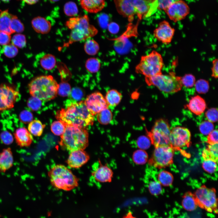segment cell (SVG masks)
<instances>
[{
    "label": "cell",
    "instance_id": "obj_53",
    "mask_svg": "<svg viewBox=\"0 0 218 218\" xmlns=\"http://www.w3.org/2000/svg\"><path fill=\"white\" fill-rule=\"evenodd\" d=\"M180 0H157V8L164 10L172 4Z\"/></svg>",
    "mask_w": 218,
    "mask_h": 218
},
{
    "label": "cell",
    "instance_id": "obj_50",
    "mask_svg": "<svg viewBox=\"0 0 218 218\" xmlns=\"http://www.w3.org/2000/svg\"><path fill=\"white\" fill-rule=\"evenodd\" d=\"M206 150L210 157L215 160H217L218 158V143L209 144Z\"/></svg>",
    "mask_w": 218,
    "mask_h": 218
},
{
    "label": "cell",
    "instance_id": "obj_60",
    "mask_svg": "<svg viewBox=\"0 0 218 218\" xmlns=\"http://www.w3.org/2000/svg\"><path fill=\"white\" fill-rule=\"evenodd\" d=\"M2 2H9L11 0H1Z\"/></svg>",
    "mask_w": 218,
    "mask_h": 218
},
{
    "label": "cell",
    "instance_id": "obj_6",
    "mask_svg": "<svg viewBox=\"0 0 218 218\" xmlns=\"http://www.w3.org/2000/svg\"><path fill=\"white\" fill-rule=\"evenodd\" d=\"M48 175L51 185L58 190L69 191L78 186L79 179L64 165H55L49 171Z\"/></svg>",
    "mask_w": 218,
    "mask_h": 218
},
{
    "label": "cell",
    "instance_id": "obj_20",
    "mask_svg": "<svg viewBox=\"0 0 218 218\" xmlns=\"http://www.w3.org/2000/svg\"><path fill=\"white\" fill-rule=\"evenodd\" d=\"M79 1L81 8L91 13L100 12L105 5V0H79Z\"/></svg>",
    "mask_w": 218,
    "mask_h": 218
},
{
    "label": "cell",
    "instance_id": "obj_36",
    "mask_svg": "<svg viewBox=\"0 0 218 218\" xmlns=\"http://www.w3.org/2000/svg\"><path fill=\"white\" fill-rule=\"evenodd\" d=\"M10 28L13 34L20 33L24 29L23 24L16 15H13L12 18Z\"/></svg>",
    "mask_w": 218,
    "mask_h": 218
},
{
    "label": "cell",
    "instance_id": "obj_32",
    "mask_svg": "<svg viewBox=\"0 0 218 218\" xmlns=\"http://www.w3.org/2000/svg\"><path fill=\"white\" fill-rule=\"evenodd\" d=\"M157 180L160 184L164 186H169L171 185L173 180V177L170 173L162 170L158 174Z\"/></svg>",
    "mask_w": 218,
    "mask_h": 218
},
{
    "label": "cell",
    "instance_id": "obj_23",
    "mask_svg": "<svg viewBox=\"0 0 218 218\" xmlns=\"http://www.w3.org/2000/svg\"><path fill=\"white\" fill-rule=\"evenodd\" d=\"M31 24L32 27L36 32L41 34L48 33L51 29L50 21L41 16L34 18L31 20Z\"/></svg>",
    "mask_w": 218,
    "mask_h": 218
},
{
    "label": "cell",
    "instance_id": "obj_46",
    "mask_svg": "<svg viewBox=\"0 0 218 218\" xmlns=\"http://www.w3.org/2000/svg\"><path fill=\"white\" fill-rule=\"evenodd\" d=\"M42 104L41 101L39 99L31 96L27 101L28 107L33 111H37L41 107Z\"/></svg>",
    "mask_w": 218,
    "mask_h": 218
},
{
    "label": "cell",
    "instance_id": "obj_47",
    "mask_svg": "<svg viewBox=\"0 0 218 218\" xmlns=\"http://www.w3.org/2000/svg\"><path fill=\"white\" fill-rule=\"evenodd\" d=\"M0 139L2 143L6 145L12 144L14 140L13 136L8 131H4L0 134Z\"/></svg>",
    "mask_w": 218,
    "mask_h": 218
},
{
    "label": "cell",
    "instance_id": "obj_58",
    "mask_svg": "<svg viewBox=\"0 0 218 218\" xmlns=\"http://www.w3.org/2000/svg\"><path fill=\"white\" fill-rule=\"evenodd\" d=\"M122 218H137L133 216L132 213L129 212L126 215L124 216Z\"/></svg>",
    "mask_w": 218,
    "mask_h": 218
},
{
    "label": "cell",
    "instance_id": "obj_17",
    "mask_svg": "<svg viewBox=\"0 0 218 218\" xmlns=\"http://www.w3.org/2000/svg\"><path fill=\"white\" fill-rule=\"evenodd\" d=\"M92 169V177L96 181L104 183L111 181L113 172L107 166L101 164L99 162L94 164Z\"/></svg>",
    "mask_w": 218,
    "mask_h": 218
},
{
    "label": "cell",
    "instance_id": "obj_52",
    "mask_svg": "<svg viewBox=\"0 0 218 218\" xmlns=\"http://www.w3.org/2000/svg\"><path fill=\"white\" fill-rule=\"evenodd\" d=\"M11 35L0 31V45L3 46L10 44L11 40Z\"/></svg>",
    "mask_w": 218,
    "mask_h": 218
},
{
    "label": "cell",
    "instance_id": "obj_54",
    "mask_svg": "<svg viewBox=\"0 0 218 218\" xmlns=\"http://www.w3.org/2000/svg\"><path fill=\"white\" fill-rule=\"evenodd\" d=\"M218 130H213L207 136V141L209 144L218 143Z\"/></svg>",
    "mask_w": 218,
    "mask_h": 218
},
{
    "label": "cell",
    "instance_id": "obj_43",
    "mask_svg": "<svg viewBox=\"0 0 218 218\" xmlns=\"http://www.w3.org/2000/svg\"><path fill=\"white\" fill-rule=\"evenodd\" d=\"M151 141L149 137L141 136L137 139V144L140 149L145 150L149 148L151 144Z\"/></svg>",
    "mask_w": 218,
    "mask_h": 218
},
{
    "label": "cell",
    "instance_id": "obj_48",
    "mask_svg": "<svg viewBox=\"0 0 218 218\" xmlns=\"http://www.w3.org/2000/svg\"><path fill=\"white\" fill-rule=\"evenodd\" d=\"M205 116L209 121L212 123L218 121V110L215 108L208 109L205 113Z\"/></svg>",
    "mask_w": 218,
    "mask_h": 218
},
{
    "label": "cell",
    "instance_id": "obj_28",
    "mask_svg": "<svg viewBox=\"0 0 218 218\" xmlns=\"http://www.w3.org/2000/svg\"><path fill=\"white\" fill-rule=\"evenodd\" d=\"M40 62L41 66L44 69L50 71L55 67L56 61L54 56L51 54H47L41 58Z\"/></svg>",
    "mask_w": 218,
    "mask_h": 218
},
{
    "label": "cell",
    "instance_id": "obj_44",
    "mask_svg": "<svg viewBox=\"0 0 218 218\" xmlns=\"http://www.w3.org/2000/svg\"><path fill=\"white\" fill-rule=\"evenodd\" d=\"M71 91L70 85L68 83L63 82L59 84L58 90V94L62 97H65L69 95Z\"/></svg>",
    "mask_w": 218,
    "mask_h": 218
},
{
    "label": "cell",
    "instance_id": "obj_42",
    "mask_svg": "<svg viewBox=\"0 0 218 218\" xmlns=\"http://www.w3.org/2000/svg\"><path fill=\"white\" fill-rule=\"evenodd\" d=\"M12 43L17 48H22L26 44V39L24 35L18 33L14 35L11 38Z\"/></svg>",
    "mask_w": 218,
    "mask_h": 218
},
{
    "label": "cell",
    "instance_id": "obj_27",
    "mask_svg": "<svg viewBox=\"0 0 218 218\" xmlns=\"http://www.w3.org/2000/svg\"><path fill=\"white\" fill-rule=\"evenodd\" d=\"M45 126L40 120H34L28 123L27 129L32 135L39 137L42 134Z\"/></svg>",
    "mask_w": 218,
    "mask_h": 218
},
{
    "label": "cell",
    "instance_id": "obj_33",
    "mask_svg": "<svg viewBox=\"0 0 218 218\" xmlns=\"http://www.w3.org/2000/svg\"><path fill=\"white\" fill-rule=\"evenodd\" d=\"M85 66L87 70L91 73H95L99 70L101 64L99 60L94 58H88L86 61Z\"/></svg>",
    "mask_w": 218,
    "mask_h": 218
},
{
    "label": "cell",
    "instance_id": "obj_7",
    "mask_svg": "<svg viewBox=\"0 0 218 218\" xmlns=\"http://www.w3.org/2000/svg\"><path fill=\"white\" fill-rule=\"evenodd\" d=\"M181 78L171 72L167 74L162 73L153 76L145 77V80L148 85L155 86L165 93L173 94L181 90L183 86Z\"/></svg>",
    "mask_w": 218,
    "mask_h": 218
},
{
    "label": "cell",
    "instance_id": "obj_37",
    "mask_svg": "<svg viewBox=\"0 0 218 218\" xmlns=\"http://www.w3.org/2000/svg\"><path fill=\"white\" fill-rule=\"evenodd\" d=\"M65 128V125L59 120L53 122L51 127V130L54 135L60 136L64 133Z\"/></svg>",
    "mask_w": 218,
    "mask_h": 218
},
{
    "label": "cell",
    "instance_id": "obj_24",
    "mask_svg": "<svg viewBox=\"0 0 218 218\" xmlns=\"http://www.w3.org/2000/svg\"><path fill=\"white\" fill-rule=\"evenodd\" d=\"M13 15L9 12L8 9L1 11L0 13V31L10 35L13 34L10 28Z\"/></svg>",
    "mask_w": 218,
    "mask_h": 218
},
{
    "label": "cell",
    "instance_id": "obj_35",
    "mask_svg": "<svg viewBox=\"0 0 218 218\" xmlns=\"http://www.w3.org/2000/svg\"><path fill=\"white\" fill-rule=\"evenodd\" d=\"M64 11L68 16L74 17L78 14V9L75 3L72 1L66 2L64 6Z\"/></svg>",
    "mask_w": 218,
    "mask_h": 218
},
{
    "label": "cell",
    "instance_id": "obj_4",
    "mask_svg": "<svg viewBox=\"0 0 218 218\" xmlns=\"http://www.w3.org/2000/svg\"><path fill=\"white\" fill-rule=\"evenodd\" d=\"M66 26L71 30L68 44L86 40L95 36L98 31L90 24L86 15L71 17L66 22Z\"/></svg>",
    "mask_w": 218,
    "mask_h": 218
},
{
    "label": "cell",
    "instance_id": "obj_9",
    "mask_svg": "<svg viewBox=\"0 0 218 218\" xmlns=\"http://www.w3.org/2000/svg\"><path fill=\"white\" fill-rule=\"evenodd\" d=\"M194 195L197 206L209 213H218L217 199L214 189L202 186L197 189Z\"/></svg>",
    "mask_w": 218,
    "mask_h": 218
},
{
    "label": "cell",
    "instance_id": "obj_41",
    "mask_svg": "<svg viewBox=\"0 0 218 218\" xmlns=\"http://www.w3.org/2000/svg\"><path fill=\"white\" fill-rule=\"evenodd\" d=\"M213 123L208 121H203L200 124L199 129L200 133L204 135H208L214 129Z\"/></svg>",
    "mask_w": 218,
    "mask_h": 218
},
{
    "label": "cell",
    "instance_id": "obj_25",
    "mask_svg": "<svg viewBox=\"0 0 218 218\" xmlns=\"http://www.w3.org/2000/svg\"><path fill=\"white\" fill-rule=\"evenodd\" d=\"M182 205L187 211H191L195 210L198 206L194 194L190 192L185 194L183 197Z\"/></svg>",
    "mask_w": 218,
    "mask_h": 218
},
{
    "label": "cell",
    "instance_id": "obj_16",
    "mask_svg": "<svg viewBox=\"0 0 218 218\" xmlns=\"http://www.w3.org/2000/svg\"><path fill=\"white\" fill-rule=\"evenodd\" d=\"M175 32L169 23L164 20L159 24L154 31L155 38L159 41L166 45L170 44L172 41Z\"/></svg>",
    "mask_w": 218,
    "mask_h": 218
},
{
    "label": "cell",
    "instance_id": "obj_2",
    "mask_svg": "<svg viewBox=\"0 0 218 218\" xmlns=\"http://www.w3.org/2000/svg\"><path fill=\"white\" fill-rule=\"evenodd\" d=\"M118 13L131 22L136 15L139 20L149 17L157 8V0H114Z\"/></svg>",
    "mask_w": 218,
    "mask_h": 218
},
{
    "label": "cell",
    "instance_id": "obj_11",
    "mask_svg": "<svg viewBox=\"0 0 218 218\" xmlns=\"http://www.w3.org/2000/svg\"><path fill=\"white\" fill-rule=\"evenodd\" d=\"M19 92L12 86L0 85V112L13 108L19 97Z\"/></svg>",
    "mask_w": 218,
    "mask_h": 218
},
{
    "label": "cell",
    "instance_id": "obj_14",
    "mask_svg": "<svg viewBox=\"0 0 218 218\" xmlns=\"http://www.w3.org/2000/svg\"><path fill=\"white\" fill-rule=\"evenodd\" d=\"M169 18L174 22L184 19L189 14V7L182 0L172 4L164 10Z\"/></svg>",
    "mask_w": 218,
    "mask_h": 218
},
{
    "label": "cell",
    "instance_id": "obj_21",
    "mask_svg": "<svg viewBox=\"0 0 218 218\" xmlns=\"http://www.w3.org/2000/svg\"><path fill=\"white\" fill-rule=\"evenodd\" d=\"M186 107L194 114L200 115L205 111L206 106L204 100L200 96L196 95L191 98Z\"/></svg>",
    "mask_w": 218,
    "mask_h": 218
},
{
    "label": "cell",
    "instance_id": "obj_1",
    "mask_svg": "<svg viewBox=\"0 0 218 218\" xmlns=\"http://www.w3.org/2000/svg\"><path fill=\"white\" fill-rule=\"evenodd\" d=\"M94 116L87 108L84 101H81L71 103L66 108L58 111L56 117L65 126L85 128L93 124Z\"/></svg>",
    "mask_w": 218,
    "mask_h": 218
},
{
    "label": "cell",
    "instance_id": "obj_45",
    "mask_svg": "<svg viewBox=\"0 0 218 218\" xmlns=\"http://www.w3.org/2000/svg\"><path fill=\"white\" fill-rule=\"evenodd\" d=\"M181 82L183 86L190 88L194 86L195 83V78L191 74H187L181 78Z\"/></svg>",
    "mask_w": 218,
    "mask_h": 218
},
{
    "label": "cell",
    "instance_id": "obj_55",
    "mask_svg": "<svg viewBox=\"0 0 218 218\" xmlns=\"http://www.w3.org/2000/svg\"><path fill=\"white\" fill-rule=\"evenodd\" d=\"M212 77L217 78L218 77V60L215 59L212 61V66L211 68Z\"/></svg>",
    "mask_w": 218,
    "mask_h": 218
},
{
    "label": "cell",
    "instance_id": "obj_59",
    "mask_svg": "<svg viewBox=\"0 0 218 218\" xmlns=\"http://www.w3.org/2000/svg\"><path fill=\"white\" fill-rule=\"evenodd\" d=\"M49 0L51 2H57L58 1H59L60 0Z\"/></svg>",
    "mask_w": 218,
    "mask_h": 218
},
{
    "label": "cell",
    "instance_id": "obj_40",
    "mask_svg": "<svg viewBox=\"0 0 218 218\" xmlns=\"http://www.w3.org/2000/svg\"><path fill=\"white\" fill-rule=\"evenodd\" d=\"M3 51L5 56L8 58H12L17 55L18 50L13 44H9L3 46Z\"/></svg>",
    "mask_w": 218,
    "mask_h": 218
},
{
    "label": "cell",
    "instance_id": "obj_30",
    "mask_svg": "<svg viewBox=\"0 0 218 218\" xmlns=\"http://www.w3.org/2000/svg\"><path fill=\"white\" fill-rule=\"evenodd\" d=\"M84 49L85 52L88 55H94L96 54L99 49L98 43L95 40L89 39L85 42Z\"/></svg>",
    "mask_w": 218,
    "mask_h": 218
},
{
    "label": "cell",
    "instance_id": "obj_22",
    "mask_svg": "<svg viewBox=\"0 0 218 218\" xmlns=\"http://www.w3.org/2000/svg\"><path fill=\"white\" fill-rule=\"evenodd\" d=\"M14 158L11 149H3L0 153V172L5 173L13 166Z\"/></svg>",
    "mask_w": 218,
    "mask_h": 218
},
{
    "label": "cell",
    "instance_id": "obj_18",
    "mask_svg": "<svg viewBox=\"0 0 218 218\" xmlns=\"http://www.w3.org/2000/svg\"><path fill=\"white\" fill-rule=\"evenodd\" d=\"M70 152L67 163L71 168H79L89 160V154L84 150H78Z\"/></svg>",
    "mask_w": 218,
    "mask_h": 218
},
{
    "label": "cell",
    "instance_id": "obj_26",
    "mask_svg": "<svg viewBox=\"0 0 218 218\" xmlns=\"http://www.w3.org/2000/svg\"><path fill=\"white\" fill-rule=\"evenodd\" d=\"M122 97L121 94L117 90L108 91L105 97L108 107H114L120 102Z\"/></svg>",
    "mask_w": 218,
    "mask_h": 218
},
{
    "label": "cell",
    "instance_id": "obj_31",
    "mask_svg": "<svg viewBox=\"0 0 218 218\" xmlns=\"http://www.w3.org/2000/svg\"><path fill=\"white\" fill-rule=\"evenodd\" d=\"M97 114V120L102 124H107L111 121L112 114L108 108L103 109Z\"/></svg>",
    "mask_w": 218,
    "mask_h": 218
},
{
    "label": "cell",
    "instance_id": "obj_5",
    "mask_svg": "<svg viewBox=\"0 0 218 218\" xmlns=\"http://www.w3.org/2000/svg\"><path fill=\"white\" fill-rule=\"evenodd\" d=\"M88 134L85 128L66 125L64 133L61 136L60 146L70 152L84 150L88 145Z\"/></svg>",
    "mask_w": 218,
    "mask_h": 218
},
{
    "label": "cell",
    "instance_id": "obj_13",
    "mask_svg": "<svg viewBox=\"0 0 218 218\" xmlns=\"http://www.w3.org/2000/svg\"><path fill=\"white\" fill-rule=\"evenodd\" d=\"M190 138V132L187 128L176 127L170 130V144L172 147L182 148L189 145Z\"/></svg>",
    "mask_w": 218,
    "mask_h": 218
},
{
    "label": "cell",
    "instance_id": "obj_10",
    "mask_svg": "<svg viewBox=\"0 0 218 218\" xmlns=\"http://www.w3.org/2000/svg\"><path fill=\"white\" fill-rule=\"evenodd\" d=\"M170 130L168 122L160 119L155 122L151 131L147 133L151 143L156 147L170 144Z\"/></svg>",
    "mask_w": 218,
    "mask_h": 218
},
{
    "label": "cell",
    "instance_id": "obj_56",
    "mask_svg": "<svg viewBox=\"0 0 218 218\" xmlns=\"http://www.w3.org/2000/svg\"><path fill=\"white\" fill-rule=\"evenodd\" d=\"M109 31L112 34L117 33L119 30L118 26L115 24H110L108 27Z\"/></svg>",
    "mask_w": 218,
    "mask_h": 218
},
{
    "label": "cell",
    "instance_id": "obj_38",
    "mask_svg": "<svg viewBox=\"0 0 218 218\" xmlns=\"http://www.w3.org/2000/svg\"><path fill=\"white\" fill-rule=\"evenodd\" d=\"M148 187L150 192L153 195H158L162 192V185L157 180L150 181L148 183Z\"/></svg>",
    "mask_w": 218,
    "mask_h": 218
},
{
    "label": "cell",
    "instance_id": "obj_15",
    "mask_svg": "<svg viewBox=\"0 0 218 218\" xmlns=\"http://www.w3.org/2000/svg\"><path fill=\"white\" fill-rule=\"evenodd\" d=\"M84 102L88 109L94 115L108 108L105 97L99 92H94L89 95Z\"/></svg>",
    "mask_w": 218,
    "mask_h": 218
},
{
    "label": "cell",
    "instance_id": "obj_29",
    "mask_svg": "<svg viewBox=\"0 0 218 218\" xmlns=\"http://www.w3.org/2000/svg\"><path fill=\"white\" fill-rule=\"evenodd\" d=\"M203 158L202 167L204 170L210 174L215 173L217 170V160L208 157Z\"/></svg>",
    "mask_w": 218,
    "mask_h": 218
},
{
    "label": "cell",
    "instance_id": "obj_34",
    "mask_svg": "<svg viewBox=\"0 0 218 218\" xmlns=\"http://www.w3.org/2000/svg\"><path fill=\"white\" fill-rule=\"evenodd\" d=\"M133 159L134 162L136 164H144L147 161L148 155L144 150L140 149L134 153Z\"/></svg>",
    "mask_w": 218,
    "mask_h": 218
},
{
    "label": "cell",
    "instance_id": "obj_39",
    "mask_svg": "<svg viewBox=\"0 0 218 218\" xmlns=\"http://www.w3.org/2000/svg\"><path fill=\"white\" fill-rule=\"evenodd\" d=\"M194 86L197 92L200 94H205L207 93L209 88L208 81L203 79L198 80L195 82Z\"/></svg>",
    "mask_w": 218,
    "mask_h": 218
},
{
    "label": "cell",
    "instance_id": "obj_51",
    "mask_svg": "<svg viewBox=\"0 0 218 218\" xmlns=\"http://www.w3.org/2000/svg\"><path fill=\"white\" fill-rule=\"evenodd\" d=\"M72 98L77 101H80L83 97L84 94L82 90L78 87L74 88L71 90L70 94Z\"/></svg>",
    "mask_w": 218,
    "mask_h": 218
},
{
    "label": "cell",
    "instance_id": "obj_12",
    "mask_svg": "<svg viewBox=\"0 0 218 218\" xmlns=\"http://www.w3.org/2000/svg\"><path fill=\"white\" fill-rule=\"evenodd\" d=\"M173 150L171 146L165 145L156 147L152 160L153 164L158 167H165L172 162Z\"/></svg>",
    "mask_w": 218,
    "mask_h": 218
},
{
    "label": "cell",
    "instance_id": "obj_8",
    "mask_svg": "<svg viewBox=\"0 0 218 218\" xmlns=\"http://www.w3.org/2000/svg\"><path fill=\"white\" fill-rule=\"evenodd\" d=\"M164 66L161 55L156 51L141 57L139 63L136 66V73L150 77L161 74Z\"/></svg>",
    "mask_w": 218,
    "mask_h": 218
},
{
    "label": "cell",
    "instance_id": "obj_57",
    "mask_svg": "<svg viewBox=\"0 0 218 218\" xmlns=\"http://www.w3.org/2000/svg\"><path fill=\"white\" fill-rule=\"evenodd\" d=\"M24 1L29 5H33L38 2L39 0H20Z\"/></svg>",
    "mask_w": 218,
    "mask_h": 218
},
{
    "label": "cell",
    "instance_id": "obj_49",
    "mask_svg": "<svg viewBox=\"0 0 218 218\" xmlns=\"http://www.w3.org/2000/svg\"><path fill=\"white\" fill-rule=\"evenodd\" d=\"M20 121L25 124L29 123L33 119V116L31 112L27 110L22 111L19 114Z\"/></svg>",
    "mask_w": 218,
    "mask_h": 218
},
{
    "label": "cell",
    "instance_id": "obj_3",
    "mask_svg": "<svg viewBox=\"0 0 218 218\" xmlns=\"http://www.w3.org/2000/svg\"><path fill=\"white\" fill-rule=\"evenodd\" d=\"M58 86L52 76L41 75L32 79L28 85V88L31 96L47 101L55 97Z\"/></svg>",
    "mask_w": 218,
    "mask_h": 218
},
{
    "label": "cell",
    "instance_id": "obj_19",
    "mask_svg": "<svg viewBox=\"0 0 218 218\" xmlns=\"http://www.w3.org/2000/svg\"><path fill=\"white\" fill-rule=\"evenodd\" d=\"M14 136L17 145L21 147L30 146L33 140L32 135L25 127L16 129Z\"/></svg>",
    "mask_w": 218,
    "mask_h": 218
}]
</instances>
